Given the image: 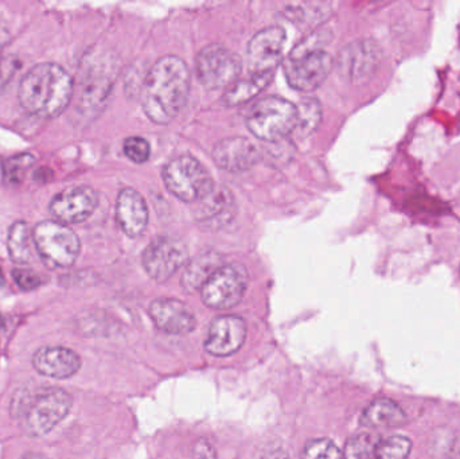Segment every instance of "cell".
Listing matches in <instances>:
<instances>
[{
  "label": "cell",
  "mask_w": 460,
  "mask_h": 459,
  "mask_svg": "<svg viewBox=\"0 0 460 459\" xmlns=\"http://www.w3.org/2000/svg\"><path fill=\"white\" fill-rule=\"evenodd\" d=\"M51 178H53V172L49 169H38L34 174V180L40 183H48Z\"/></svg>",
  "instance_id": "obj_34"
},
{
  "label": "cell",
  "mask_w": 460,
  "mask_h": 459,
  "mask_svg": "<svg viewBox=\"0 0 460 459\" xmlns=\"http://www.w3.org/2000/svg\"><path fill=\"white\" fill-rule=\"evenodd\" d=\"M124 154L129 161L134 163L142 164L150 159L151 147L150 143L145 137H132L124 142Z\"/></svg>",
  "instance_id": "obj_30"
},
{
  "label": "cell",
  "mask_w": 460,
  "mask_h": 459,
  "mask_svg": "<svg viewBox=\"0 0 460 459\" xmlns=\"http://www.w3.org/2000/svg\"><path fill=\"white\" fill-rule=\"evenodd\" d=\"M273 78V72L252 73L248 77L238 78L226 89L223 102L226 107H238L246 104L261 93Z\"/></svg>",
  "instance_id": "obj_23"
},
{
  "label": "cell",
  "mask_w": 460,
  "mask_h": 459,
  "mask_svg": "<svg viewBox=\"0 0 460 459\" xmlns=\"http://www.w3.org/2000/svg\"><path fill=\"white\" fill-rule=\"evenodd\" d=\"M383 61V50L372 40H354L340 54L338 66L343 77L354 84L364 83L375 75Z\"/></svg>",
  "instance_id": "obj_12"
},
{
  "label": "cell",
  "mask_w": 460,
  "mask_h": 459,
  "mask_svg": "<svg viewBox=\"0 0 460 459\" xmlns=\"http://www.w3.org/2000/svg\"><path fill=\"white\" fill-rule=\"evenodd\" d=\"M32 244L51 269H69L80 255L77 234L58 221L46 220L32 229Z\"/></svg>",
  "instance_id": "obj_7"
},
{
  "label": "cell",
  "mask_w": 460,
  "mask_h": 459,
  "mask_svg": "<svg viewBox=\"0 0 460 459\" xmlns=\"http://www.w3.org/2000/svg\"><path fill=\"white\" fill-rule=\"evenodd\" d=\"M4 283H5L4 274H3V269H0V288H2L3 286H4Z\"/></svg>",
  "instance_id": "obj_36"
},
{
  "label": "cell",
  "mask_w": 460,
  "mask_h": 459,
  "mask_svg": "<svg viewBox=\"0 0 460 459\" xmlns=\"http://www.w3.org/2000/svg\"><path fill=\"white\" fill-rule=\"evenodd\" d=\"M377 439L369 434H358L346 442L343 459H376Z\"/></svg>",
  "instance_id": "obj_28"
},
{
  "label": "cell",
  "mask_w": 460,
  "mask_h": 459,
  "mask_svg": "<svg viewBox=\"0 0 460 459\" xmlns=\"http://www.w3.org/2000/svg\"><path fill=\"white\" fill-rule=\"evenodd\" d=\"M75 83L72 75L58 64L35 65L19 84L18 99L22 108L40 118L61 115L72 102Z\"/></svg>",
  "instance_id": "obj_2"
},
{
  "label": "cell",
  "mask_w": 460,
  "mask_h": 459,
  "mask_svg": "<svg viewBox=\"0 0 460 459\" xmlns=\"http://www.w3.org/2000/svg\"><path fill=\"white\" fill-rule=\"evenodd\" d=\"M154 325L167 334H189L196 329L197 320L190 307L174 298L155 299L148 307Z\"/></svg>",
  "instance_id": "obj_15"
},
{
  "label": "cell",
  "mask_w": 460,
  "mask_h": 459,
  "mask_svg": "<svg viewBox=\"0 0 460 459\" xmlns=\"http://www.w3.org/2000/svg\"><path fill=\"white\" fill-rule=\"evenodd\" d=\"M297 108L296 128L299 129L303 137H308L313 134L322 120V108L318 100L308 97L302 100Z\"/></svg>",
  "instance_id": "obj_26"
},
{
  "label": "cell",
  "mask_w": 460,
  "mask_h": 459,
  "mask_svg": "<svg viewBox=\"0 0 460 459\" xmlns=\"http://www.w3.org/2000/svg\"><path fill=\"white\" fill-rule=\"evenodd\" d=\"M189 251L182 240L159 236L154 239L142 255L145 271L158 283L167 282L178 269L188 264Z\"/></svg>",
  "instance_id": "obj_10"
},
{
  "label": "cell",
  "mask_w": 460,
  "mask_h": 459,
  "mask_svg": "<svg viewBox=\"0 0 460 459\" xmlns=\"http://www.w3.org/2000/svg\"><path fill=\"white\" fill-rule=\"evenodd\" d=\"M97 204L99 194L93 188L86 185L72 186L59 191L51 199L49 210L58 223L73 225L88 220L96 210Z\"/></svg>",
  "instance_id": "obj_11"
},
{
  "label": "cell",
  "mask_w": 460,
  "mask_h": 459,
  "mask_svg": "<svg viewBox=\"0 0 460 459\" xmlns=\"http://www.w3.org/2000/svg\"><path fill=\"white\" fill-rule=\"evenodd\" d=\"M13 282L23 291H31L40 287L42 279L31 269H16L13 271Z\"/></svg>",
  "instance_id": "obj_32"
},
{
  "label": "cell",
  "mask_w": 460,
  "mask_h": 459,
  "mask_svg": "<svg viewBox=\"0 0 460 459\" xmlns=\"http://www.w3.org/2000/svg\"><path fill=\"white\" fill-rule=\"evenodd\" d=\"M21 459H45L40 455H37V453H26Z\"/></svg>",
  "instance_id": "obj_35"
},
{
  "label": "cell",
  "mask_w": 460,
  "mask_h": 459,
  "mask_svg": "<svg viewBox=\"0 0 460 459\" xmlns=\"http://www.w3.org/2000/svg\"><path fill=\"white\" fill-rule=\"evenodd\" d=\"M196 69L199 83L210 91H217L228 89L240 78L243 62L234 51L220 43H213L199 51Z\"/></svg>",
  "instance_id": "obj_8"
},
{
  "label": "cell",
  "mask_w": 460,
  "mask_h": 459,
  "mask_svg": "<svg viewBox=\"0 0 460 459\" xmlns=\"http://www.w3.org/2000/svg\"><path fill=\"white\" fill-rule=\"evenodd\" d=\"M260 153L245 137H234L221 140L213 148V161L229 172H243L259 162Z\"/></svg>",
  "instance_id": "obj_16"
},
{
  "label": "cell",
  "mask_w": 460,
  "mask_h": 459,
  "mask_svg": "<svg viewBox=\"0 0 460 459\" xmlns=\"http://www.w3.org/2000/svg\"><path fill=\"white\" fill-rule=\"evenodd\" d=\"M287 35L280 26L260 30L248 45V62L252 73L273 72L283 59Z\"/></svg>",
  "instance_id": "obj_13"
},
{
  "label": "cell",
  "mask_w": 460,
  "mask_h": 459,
  "mask_svg": "<svg viewBox=\"0 0 460 459\" xmlns=\"http://www.w3.org/2000/svg\"><path fill=\"white\" fill-rule=\"evenodd\" d=\"M302 459H343V453L330 439H313L305 444Z\"/></svg>",
  "instance_id": "obj_29"
},
{
  "label": "cell",
  "mask_w": 460,
  "mask_h": 459,
  "mask_svg": "<svg viewBox=\"0 0 460 459\" xmlns=\"http://www.w3.org/2000/svg\"><path fill=\"white\" fill-rule=\"evenodd\" d=\"M246 322L237 315H220L210 323L205 350L215 357H229L243 348Z\"/></svg>",
  "instance_id": "obj_14"
},
{
  "label": "cell",
  "mask_w": 460,
  "mask_h": 459,
  "mask_svg": "<svg viewBox=\"0 0 460 459\" xmlns=\"http://www.w3.org/2000/svg\"><path fill=\"white\" fill-rule=\"evenodd\" d=\"M191 457L193 459H217L215 449L207 439H199L194 444Z\"/></svg>",
  "instance_id": "obj_33"
},
{
  "label": "cell",
  "mask_w": 460,
  "mask_h": 459,
  "mask_svg": "<svg viewBox=\"0 0 460 459\" xmlns=\"http://www.w3.org/2000/svg\"><path fill=\"white\" fill-rule=\"evenodd\" d=\"M196 220L199 225L208 229H221L228 225L235 215V204L232 193L226 188H215V190L197 202Z\"/></svg>",
  "instance_id": "obj_20"
},
{
  "label": "cell",
  "mask_w": 460,
  "mask_h": 459,
  "mask_svg": "<svg viewBox=\"0 0 460 459\" xmlns=\"http://www.w3.org/2000/svg\"><path fill=\"white\" fill-rule=\"evenodd\" d=\"M35 156L30 153L16 154L3 163V181L8 186H19L27 172L34 166Z\"/></svg>",
  "instance_id": "obj_25"
},
{
  "label": "cell",
  "mask_w": 460,
  "mask_h": 459,
  "mask_svg": "<svg viewBox=\"0 0 460 459\" xmlns=\"http://www.w3.org/2000/svg\"><path fill=\"white\" fill-rule=\"evenodd\" d=\"M407 420L404 411L396 402L380 398L373 401L362 412V426L369 428H397Z\"/></svg>",
  "instance_id": "obj_22"
},
{
  "label": "cell",
  "mask_w": 460,
  "mask_h": 459,
  "mask_svg": "<svg viewBox=\"0 0 460 459\" xmlns=\"http://www.w3.org/2000/svg\"><path fill=\"white\" fill-rule=\"evenodd\" d=\"M296 105L278 96L259 100L246 115L249 132L264 142L283 140L296 128Z\"/></svg>",
  "instance_id": "obj_5"
},
{
  "label": "cell",
  "mask_w": 460,
  "mask_h": 459,
  "mask_svg": "<svg viewBox=\"0 0 460 459\" xmlns=\"http://www.w3.org/2000/svg\"><path fill=\"white\" fill-rule=\"evenodd\" d=\"M167 190L186 204H197L215 190L209 170L191 155L172 159L164 169Z\"/></svg>",
  "instance_id": "obj_6"
},
{
  "label": "cell",
  "mask_w": 460,
  "mask_h": 459,
  "mask_svg": "<svg viewBox=\"0 0 460 459\" xmlns=\"http://www.w3.org/2000/svg\"><path fill=\"white\" fill-rule=\"evenodd\" d=\"M113 85L112 66H93L83 75L78 97V110L84 116L92 115L104 104Z\"/></svg>",
  "instance_id": "obj_19"
},
{
  "label": "cell",
  "mask_w": 460,
  "mask_h": 459,
  "mask_svg": "<svg viewBox=\"0 0 460 459\" xmlns=\"http://www.w3.org/2000/svg\"><path fill=\"white\" fill-rule=\"evenodd\" d=\"M412 450V442L402 436H391L378 439L376 459H407Z\"/></svg>",
  "instance_id": "obj_27"
},
{
  "label": "cell",
  "mask_w": 460,
  "mask_h": 459,
  "mask_svg": "<svg viewBox=\"0 0 460 459\" xmlns=\"http://www.w3.org/2000/svg\"><path fill=\"white\" fill-rule=\"evenodd\" d=\"M248 285V271L243 264H224L201 288L202 302L210 309H232L240 304Z\"/></svg>",
  "instance_id": "obj_9"
},
{
  "label": "cell",
  "mask_w": 460,
  "mask_h": 459,
  "mask_svg": "<svg viewBox=\"0 0 460 459\" xmlns=\"http://www.w3.org/2000/svg\"><path fill=\"white\" fill-rule=\"evenodd\" d=\"M284 75L292 88L300 92H313L329 77L334 61L313 38L297 45L284 61Z\"/></svg>",
  "instance_id": "obj_4"
},
{
  "label": "cell",
  "mask_w": 460,
  "mask_h": 459,
  "mask_svg": "<svg viewBox=\"0 0 460 459\" xmlns=\"http://www.w3.org/2000/svg\"><path fill=\"white\" fill-rule=\"evenodd\" d=\"M191 75L188 65L177 56L159 58L146 75L142 105L153 123H172L188 102Z\"/></svg>",
  "instance_id": "obj_1"
},
{
  "label": "cell",
  "mask_w": 460,
  "mask_h": 459,
  "mask_svg": "<svg viewBox=\"0 0 460 459\" xmlns=\"http://www.w3.org/2000/svg\"><path fill=\"white\" fill-rule=\"evenodd\" d=\"M32 232L24 221H16L8 229L7 250L11 260L16 264H29L31 261Z\"/></svg>",
  "instance_id": "obj_24"
},
{
  "label": "cell",
  "mask_w": 460,
  "mask_h": 459,
  "mask_svg": "<svg viewBox=\"0 0 460 459\" xmlns=\"http://www.w3.org/2000/svg\"><path fill=\"white\" fill-rule=\"evenodd\" d=\"M21 67L22 61L16 54H0V93L13 83Z\"/></svg>",
  "instance_id": "obj_31"
},
{
  "label": "cell",
  "mask_w": 460,
  "mask_h": 459,
  "mask_svg": "<svg viewBox=\"0 0 460 459\" xmlns=\"http://www.w3.org/2000/svg\"><path fill=\"white\" fill-rule=\"evenodd\" d=\"M224 264L226 263H224L221 256L218 255V253L213 252V251L197 256L190 263H188L185 272H183L182 279H181L183 290L190 294L201 291L205 283H207L208 280L210 279V277H212L218 269H221Z\"/></svg>",
  "instance_id": "obj_21"
},
{
  "label": "cell",
  "mask_w": 460,
  "mask_h": 459,
  "mask_svg": "<svg viewBox=\"0 0 460 459\" xmlns=\"http://www.w3.org/2000/svg\"><path fill=\"white\" fill-rule=\"evenodd\" d=\"M32 366L42 376L65 380L80 371L81 358L69 348L46 347L35 353Z\"/></svg>",
  "instance_id": "obj_18"
},
{
  "label": "cell",
  "mask_w": 460,
  "mask_h": 459,
  "mask_svg": "<svg viewBox=\"0 0 460 459\" xmlns=\"http://www.w3.org/2000/svg\"><path fill=\"white\" fill-rule=\"evenodd\" d=\"M72 410V398L61 388L49 387L22 396L18 406L19 425L29 436L43 437L58 426Z\"/></svg>",
  "instance_id": "obj_3"
},
{
  "label": "cell",
  "mask_w": 460,
  "mask_h": 459,
  "mask_svg": "<svg viewBox=\"0 0 460 459\" xmlns=\"http://www.w3.org/2000/svg\"><path fill=\"white\" fill-rule=\"evenodd\" d=\"M116 220L121 231L132 239L145 234L148 225V207L139 191L126 188L119 193Z\"/></svg>",
  "instance_id": "obj_17"
}]
</instances>
